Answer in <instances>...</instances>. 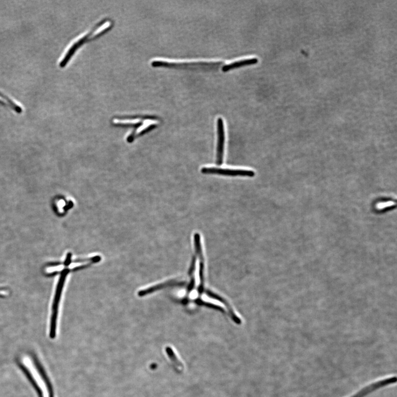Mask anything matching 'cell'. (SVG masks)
<instances>
[{
    "instance_id": "cell-5",
    "label": "cell",
    "mask_w": 397,
    "mask_h": 397,
    "mask_svg": "<svg viewBox=\"0 0 397 397\" xmlns=\"http://www.w3.org/2000/svg\"><path fill=\"white\" fill-rule=\"evenodd\" d=\"M217 137L216 164L220 166L223 163L225 141L224 124L222 118H219L217 120Z\"/></svg>"
},
{
    "instance_id": "cell-10",
    "label": "cell",
    "mask_w": 397,
    "mask_h": 397,
    "mask_svg": "<svg viewBox=\"0 0 397 397\" xmlns=\"http://www.w3.org/2000/svg\"><path fill=\"white\" fill-rule=\"evenodd\" d=\"M0 101L2 102L10 105V107L15 109L17 113H21L23 111L18 105L14 103L11 99L8 97L4 95L0 92Z\"/></svg>"
},
{
    "instance_id": "cell-6",
    "label": "cell",
    "mask_w": 397,
    "mask_h": 397,
    "mask_svg": "<svg viewBox=\"0 0 397 397\" xmlns=\"http://www.w3.org/2000/svg\"><path fill=\"white\" fill-rule=\"evenodd\" d=\"M396 382V378L394 377L374 382L371 385L364 387L361 391L350 397H365L380 388L395 384Z\"/></svg>"
},
{
    "instance_id": "cell-2",
    "label": "cell",
    "mask_w": 397,
    "mask_h": 397,
    "mask_svg": "<svg viewBox=\"0 0 397 397\" xmlns=\"http://www.w3.org/2000/svg\"><path fill=\"white\" fill-rule=\"evenodd\" d=\"M70 270L69 269H64L61 272L59 280L56 288V293L54 297V302L53 304V313L51 323V329H50V337L54 339L56 336V321L58 315V307L60 300L61 295L64 285L67 276H68Z\"/></svg>"
},
{
    "instance_id": "cell-4",
    "label": "cell",
    "mask_w": 397,
    "mask_h": 397,
    "mask_svg": "<svg viewBox=\"0 0 397 397\" xmlns=\"http://www.w3.org/2000/svg\"><path fill=\"white\" fill-rule=\"evenodd\" d=\"M201 172L204 174H217L225 176H241L253 177L254 171L244 169H223L215 167H204L201 169Z\"/></svg>"
},
{
    "instance_id": "cell-9",
    "label": "cell",
    "mask_w": 397,
    "mask_h": 397,
    "mask_svg": "<svg viewBox=\"0 0 397 397\" xmlns=\"http://www.w3.org/2000/svg\"><path fill=\"white\" fill-rule=\"evenodd\" d=\"M166 351L168 357L172 361V362L177 367L183 368V365L181 361L177 358L175 352L171 347H166Z\"/></svg>"
},
{
    "instance_id": "cell-11",
    "label": "cell",
    "mask_w": 397,
    "mask_h": 397,
    "mask_svg": "<svg viewBox=\"0 0 397 397\" xmlns=\"http://www.w3.org/2000/svg\"><path fill=\"white\" fill-rule=\"evenodd\" d=\"M101 260L100 256H96L88 258L77 259L73 261L74 263H82V262L91 261L92 263H97Z\"/></svg>"
},
{
    "instance_id": "cell-7",
    "label": "cell",
    "mask_w": 397,
    "mask_h": 397,
    "mask_svg": "<svg viewBox=\"0 0 397 397\" xmlns=\"http://www.w3.org/2000/svg\"><path fill=\"white\" fill-rule=\"evenodd\" d=\"M184 283H185L183 282H178L175 280L169 281L164 283H160V284L152 286L151 288L140 291L138 293V295L140 297L144 296L145 295L152 293L156 292V291H158L159 290L164 289L169 286H182L183 285Z\"/></svg>"
},
{
    "instance_id": "cell-12",
    "label": "cell",
    "mask_w": 397,
    "mask_h": 397,
    "mask_svg": "<svg viewBox=\"0 0 397 397\" xmlns=\"http://www.w3.org/2000/svg\"><path fill=\"white\" fill-rule=\"evenodd\" d=\"M72 254L71 253H68L67 254V258L64 262L65 266L68 267L70 264L71 262H72Z\"/></svg>"
},
{
    "instance_id": "cell-13",
    "label": "cell",
    "mask_w": 397,
    "mask_h": 397,
    "mask_svg": "<svg viewBox=\"0 0 397 397\" xmlns=\"http://www.w3.org/2000/svg\"><path fill=\"white\" fill-rule=\"evenodd\" d=\"M2 290V289H0V293L2 292H1Z\"/></svg>"
},
{
    "instance_id": "cell-1",
    "label": "cell",
    "mask_w": 397,
    "mask_h": 397,
    "mask_svg": "<svg viewBox=\"0 0 397 397\" xmlns=\"http://www.w3.org/2000/svg\"><path fill=\"white\" fill-rule=\"evenodd\" d=\"M106 32L105 27L99 24L97 25L94 28L90 31L89 32L84 33L80 37L78 38L71 46L67 53L65 54L64 57L61 60L60 63V67L61 68L65 67L68 64L71 59L72 58L73 56L75 54L76 52L80 48L85 42L89 41V40H92L98 38L99 37L101 36L102 34Z\"/></svg>"
},
{
    "instance_id": "cell-8",
    "label": "cell",
    "mask_w": 397,
    "mask_h": 397,
    "mask_svg": "<svg viewBox=\"0 0 397 397\" xmlns=\"http://www.w3.org/2000/svg\"><path fill=\"white\" fill-rule=\"evenodd\" d=\"M258 62V60L257 58H253L250 59H246L244 60H240L230 63V64L226 65L222 68L223 72L226 73L229 72V71L244 67L248 65H252L256 64Z\"/></svg>"
},
{
    "instance_id": "cell-3",
    "label": "cell",
    "mask_w": 397,
    "mask_h": 397,
    "mask_svg": "<svg viewBox=\"0 0 397 397\" xmlns=\"http://www.w3.org/2000/svg\"><path fill=\"white\" fill-rule=\"evenodd\" d=\"M221 62H196V63H174L159 59H153L151 61L153 67H166L180 69H214L222 65Z\"/></svg>"
}]
</instances>
